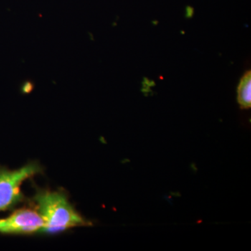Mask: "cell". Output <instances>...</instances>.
<instances>
[{
  "label": "cell",
  "mask_w": 251,
  "mask_h": 251,
  "mask_svg": "<svg viewBox=\"0 0 251 251\" xmlns=\"http://www.w3.org/2000/svg\"><path fill=\"white\" fill-rule=\"evenodd\" d=\"M44 220L37 211L29 209L15 211L9 217L0 219V232L4 234H29L42 232Z\"/></svg>",
  "instance_id": "obj_3"
},
{
  "label": "cell",
  "mask_w": 251,
  "mask_h": 251,
  "mask_svg": "<svg viewBox=\"0 0 251 251\" xmlns=\"http://www.w3.org/2000/svg\"><path fill=\"white\" fill-rule=\"evenodd\" d=\"M237 102L242 109L251 107V72L247 71L241 78L237 87Z\"/></svg>",
  "instance_id": "obj_4"
},
{
  "label": "cell",
  "mask_w": 251,
  "mask_h": 251,
  "mask_svg": "<svg viewBox=\"0 0 251 251\" xmlns=\"http://www.w3.org/2000/svg\"><path fill=\"white\" fill-rule=\"evenodd\" d=\"M34 200L38 213L44 220L42 232L57 233L73 227L90 225L74 209L64 193L39 191Z\"/></svg>",
  "instance_id": "obj_1"
},
{
  "label": "cell",
  "mask_w": 251,
  "mask_h": 251,
  "mask_svg": "<svg viewBox=\"0 0 251 251\" xmlns=\"http://www.w3.org/2000/svg\"><path fill=\"white\" fill-rule=\"evenodd\" d=\"M41 167L30 163L16 171L0 170V211L12 207L22 199L23 181L39 174Z\"/></svg>",
  "instance_id": "obj_2"
},
{
  "label": "cell",
  "mask_w": 251,
  "mask_h": 251,
  "mask_svg": "<svg viewBox=\"0 0 251 251\" xmlns=\"http://www.w3.org/2000/svg\"><path fill=\"white\" fill-rule=\"evenodd\" d=\"M33 89V85L30 82H27L25 83L24 87H23V92H29Z\"/></svg>",
  "instance_id": "obj_5"
}]
</instances>
